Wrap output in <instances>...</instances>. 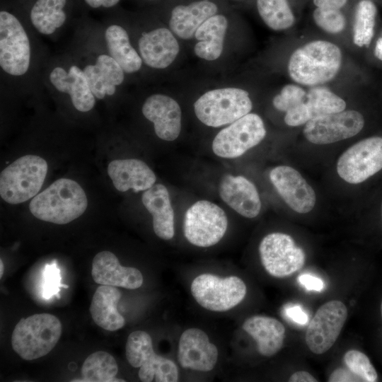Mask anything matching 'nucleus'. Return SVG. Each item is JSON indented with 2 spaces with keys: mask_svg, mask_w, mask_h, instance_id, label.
Instances as JSON below:
<instances>
[{
  "mask_svg": "<svg viewBox=\"0 0 382 382\" xmlns=\"http://www.w3.org/2000/svg\"><path fill=\"white\" fill-rule=\"evenodd\" d=\"M120 0H83L87 6L92 8H112L117 5Z\"/></svg>",
  "mask_w": 382,
  "mask_h": 382,
  "instance_id": "44",
  "label": "nucleus"
},
{
  "mask_svg": "<svg viewBox=\"0 0 382 382\" xmlns=\"http://www.w3.org/2000/svg\"><path fill=\"white\" fill-rule=\"evenodd\" d=\"M253 103L248 91L238 88L211 90L194 104L197 117L204 125L218 127L250 113Z\"/></svg>",
  "mask_w": 382,
  "mask_h": 382,
  "instance_id": "6",
  "label": "nucleus"
},
{
  "mask_svg": "<svg viewBox=\"0 0 382 382\" xmlns=\"http://www.w3.org/2000/svg\"><path fill=\"white\" fill-rule=\"evenodd\" d=\"M364 115L356 110H344L316 117L304 125L305 138L315 144H329L359 134L364 127Z\"/></svg>",
  "mask_w": 382,
  "mask_h": 382,
  "instance_id": "13",
  "label": "nucleus"
},
{
  "mask_svg": "<svg viewBox=\"0 0 382 382\" xmlns=\"http://www.w3.org/2000/svg\"><path fill=\"white\" fill-rule=\"evenodd\" d=\"M367 61L382 69V27L379 28L369 49L366 52Z\"/></svg>",
  "mask_w": 382,
  "mask_h": 382,
  "instance_id": "39",
  "label": "nucleus"
},
{
  "mask_svg": "<svg viewBox=\"0 0 382 382\" xmlns=\"http://www.w3.org/2000/svg\"><path fill=\"white\" fill-rule=\"evenodd\" d=\"M346 102L324 86L311 87L304 100L285 113L284 122L291 127L305 125L308 121L346 109Z\"/></svg>",
  "mask_w": 382,
  "mask_h": 382,
  "instance_id": "18",
  "label": "nucleus"
},
{
  "mask_svg": "<svg viewBox=\"0 0 382 382\" xmlns=\"http://www.w3.org/2000/svg\"><path fill=\"white\" fill-rule=\"evenodd\" d=\"M227 28L228 20L221 14H215L204 21L195 34L199 41L195 45V54L209 61L219 58L223 51Z\"/></svg>",
  "mask_w": 382,
  "mask_h": 382,
  "instance_id": "30",
  "label": "nucleus"
},
{
  "mask_svg": "<svg viewBox=\"0 0 382 382\" xmlns=\"http://www.w3.org/2000/svg\"><path fill=\"white\" fill-rule=\"evenodd\" d=\"M47 80L54 91L70 98L76 110L86 112L94 108L96 98L79 63L69 61L53 65L48 71Z\"/></svg>",
  "mask_w": 382,
  "mask_h": 382,
  "instance_id": "15",
  "label": "nucleus"
},
{
  "mask_svg": "<svg viewBox=\"0 0 382 382\" xmlns=\"http://www.w3.org/2000/svg\"><path fill=\"white\" fill-rule=\"evenodd\" d=\"M342 61V52L338 45L325 40H315L291 53L287 71L292 81L302 86H324L339 74Z\"/></svg>",
  "mask_w": 382,
  "mask_h": 382,
  "instance_id": "1",
  "label": "nucleus"
},
{
  "mask_svg": "<svg viewBox=\"0 0 382 382\" xmlns=\"http://www.w3.org/2000/svg\"><path fill=\"white\" fill-rule=\"evenodd\" d=\"M104 50L121 66L125 74L140 70L143 61L131 44L127 31L120 25L110 23L103 30Z\"/></svg>",
  "mask_w": 382,
  "mask_h": 382,
  "instance_id": "28",
  "label": "nucleus"
},
{
  "mask_svg": "<svg viewBox=\"0 0 382 382\" xmlns=\"http://www.w3.org/2000/svg\"><path fill=\"white\" fill-rule=\"evenodd\" d=\"M195 301L212 311H226L240 303L245 296L244 282L236 276L221 278L212 274L196 277L190 287Z\"/></svg>",
  "mask_w": 382,
  "mask_h": 382,
  "instance_id": "9",
  "label": "nucleus"
},
{
  "mask_svg": "<svg viewBox=\"0 0 382 382\" xmlns=\"http://www.w3.org/2000/svg\"><path fill=\"white\" fill-rule=\"evenodd\" d=\"M88 206L84 190L76 181L60 178L30 202L31 214L37 219L56 224H66L82 215Z\"/></svg>",
  "mask_w": 382,
  "mask_h": 382,
  "instance_id": "2",
  "label": "nucleus"
},
{
  "mask_svg": "<svg viewBox=\"0 0 382 382\" xmlns=\"http://www.w3.org/2000/svg\"><path fill=\"white\" fill-rule=\"evenodd\" d=\"M329 382H342V381H361V380L352 373L349 370L343 368L335 369L328 378Z\"/></svg>",
  "mask_w": 382,
  "mask_h": 382,
  "instance_id": "42",
  "label": "nucleus"
},
{
  "mask_svg": "<svg viewBox=\"0 0 382 382\" xmlns=\"http://www.w3.org/2000/svg\"><path fill=\"white\" fill-rule=\"evenodd\" d=\"M382 169V137L371 136L349 147L339 157L337 172L348 183L359 184Z\"/></svg>",
  "mask_w": 382,
  "mask_h": 382,
  "instance_id": "10",
  "label": "nucleus"
},
{
  "mask_svg": "<svg viewBox=\"0 0 382 382\" xmlns=\"http://www.w3.org/2000/svg\"><path fill=\"white\" fill-rule=\"evenodd\" d=\"M218 354L216 347L210 342L207 335L199 328H189L180 337L178 359L184 369L209 371L214 368Z\"/></svg>",
  "mask_w": 382,
  "mask_h": 382,
  "instance_id": "19",
  "label": "nucleus"
},
{
  "mask_svg": "<svg viewBox=\"0 0 382 382\" xmlns=\"http://www.w3.org/2000/svg\"><path fill=\"white\" fill-rule=\"evenodd\" d=\"M121 296L122 293L116 286L101 285L97 288L89 308L96 325L109 331L125 326V320L117 309Z\"/></svg>",
  "mask_w": 382,
  "mask_h": 382,
  "instance_id": "29",
  "label": "nucleus"
},
{
  "mask_svg": "<svg viewBox=\"0 0 382 382\" xmlns=\"http://www.w3.org/2000/svg\"><path fill=\"white\" fill-rule=\"evenodd\" d=\"M262 265L272 277L284 278L300 270L306 254L288 234L276 232L265 236L259 245Z\"/></svg>",
  "mask_w": 382,
  "mask_h": 382,
  "instance_id": "12",
  "label": "nucleus"
},
{
  "mask_svg": "<svg viewBox=\"0 0 382 382\" xmlns=\"http://www.w3.org/2000/svg\"><path fill=\"white\" fill-rule=\"evenodd\" d=\"M141 200L152 215L156 235L163 240L171 239L175 234L174 212L167 188L162 184L154 185L144 192Z\"/></svg>",
  "mask_w": 382,
  "mask_h": 382,
  "instance_id": "26",
  "label": "nucleus"
},
{
  "mask_svg": "<svg viewBox=\"0 0 382 382\" xmlns=\"http://www.w3.org/2000/svg\"><path fill=\"white\" fill-rule=\"evenodd\" d=\"M62 330L59 320L50 313H38L22 318L12 333L13 349L27 361L44 357L57 345Z\"/></svg>",
  "mask_w": 382,
  "mask_h": 382,
  "instance_id": "3",
  "label": "nucleus"
},
{
  "mask_svg": "<svg viewBox=\"0 0 382 382\" xmlns=\"http://www.w3.org/2000/svg\"><path fill=\"white\" fill-rule=\"evenodd\" d=\"M148 1H154V0H148Z\"/></svg>",
  "mask_w": 382,
  "mask_h": 382,
  "instance_id": "49",
  "label": "nucleus"
},
{
  "mask_svg": "<svg viewBox=\"0 0 382 382\" xmlns=\"http://www.w3.org/2000/svg\"><path fill=\"white\" fill-rule=\"evenodd\" d=\"M32 43L28 30L13 13L0 11V67L15 79L25 76L32 65Z\"/></svg>",
  "mask_w": 382,
  "mask_h": 382,
  "instance_id": "4",
  "label": "nucleus"
},
{
  "mask_svg": "<svg viewBox=\"0 0 382 382\" xmlns=\"http://www.w3.org/2000/svg\"><path fill=\"white\" fill-rule=\"evenodd\" d=\"M257 11L264 23L273 30L292 27L295 17L287 0H257Z\"/></svg>",
  "mask_w": 382,
  "mask_h": 382,
  "instance_id": "34",
  "label": "nucleus"
},
{
  "mask_svg": "<svg viewBox=\"0 0 382 382\" xmlns=\"http://www.w3.org/2000/svg\"><path fill=\"white\" fill-rule=\"evenodd\" d=\"M91 274L97 284L136 289L143 284L141 272L120 264L116 255L110 251H101L93 258Z\"/></svg>",
  "mask_w": 382,
  "mask_h": 382,
  "instance_id": "23",
  "label": "nucleus"
},
{
  "mask_svg": "<svg viewBox=\"0 0 382 382\" xmlns=\"http://www.w3.org/2000/svg\"><path fill=\"white\" fill-rule=\"evenodd\" d=\"M289 382H316L317 379L305 371L294 372L289 378Z\"/></svg>",
  "mask_w": 382,
  "mask_h": 382,
  "instance_id": "45",
  "label": "nucleus"
},
{
  "mask_svg": "<svg viewBox=\"0 0 382 382\" xmlns=\"http://www.w3.org/2000/svg\"><path fill=\"white\" fill-rule=\"evenodd\" d=\"M66 4L67 0H35L29 12L33 28L42 35H54L66 22Z\"/></svg>",
  "mask_w": 382,
  "mask_h": 382,
  "instance_id": "31",
  "label": "nucleus"
},
{
  "mask_svg": "<svg viewBox=\"0 0 382 382\" xmlns=\"http://www.w3.org/2000/svg\"><path fill=\"white\" fill-rule=\"evenodd\" d=\"M299 282L308 290L320 291L324 287V283L322 279L309 274L300 275Z\"/></svg>",
  "mask_w": 382,
  "mask_h": 382,
  "instance_id": "41",
  "label": "nucleus"
},
{
  "mask_svg": "<svg viewBox=\"0 0 382 382\" xmlns=\"http://www.w3.org/2000/svg\"><path fill=\"white\" fill-rule=\"evenodd\" d=\"M227 226V216L220 207L200 200L186 211L183 233L191 244L206 248L216 244L224 236Z\"/></svg>",
  "mask_w": 382,
  "mask_h": 382,
  "instance_id": "8",
  "label": "nucleus"
},
{
  "mask_svg": "<svg viewBox=\"0 0 382 382\" xmlns=\"http://www.w3.org/2000/svg\"><path fill=\"white\" fill-rule=\"evenodd\" d=\"M219 193L226 204L246 218H254L260 212L261 201L255 185L242 175H225Z\"/></svg>",
  "mask_w": 382,
  "mask_h": 382,
  "instance_id": "22",
  "label": "nucleus"
},
{
  "mask_svg": "<svg viewBox=\"0 0 382 382\" xmlns=\"http://www.w3.org/2000/svg\"><path fill=\"white\" fill-rule=\"evenodd\" d=\"M180 50L173 32L166 28H158L144 32L138 40V52L148 66L163 69L170 65Z\"/></svg>",
  "mask_w": 382,
  "mask_h": 382,
  "instance_id": "21",
  "label": "nucleus"
},
{
  "mask_svg": "<svg viewBox=\"0 0 382 382\" xmlns=\"http://www.w3.org/2000/svg\"><path fill=\"white\" fill-rule=\"evenodd\" d=\"M381 318H382V302H381Z\"/></svg>",
  "mask_w": 382,
  "mask_h": 382,
  "instance_id": "47",
  "label": "nucleus"
},
{
  "mask_svg": "<svg viewBox=\"0 0 382 382\" xmlns=\"http://www.w3.org/2000/svg\"><path fill=\"white\" fill-rule=\"evenodd\" d=\"M284 311L290 320L299 325H303L308 323V316L299 305H288Z\"/></svg>",
  "mask_w": 382,
  "mask_h": 382,
  "instance_id": "40",
  "label": "nucleus"
},
{
  "mask_svg": "<svg viewBox=\"0 0 382 382\" xmlns=\"http://www.w3.org/2000/svg\"><path fill=\"white\" fill-rule=\"evenodd\" d=\"M303 87L296 83L286 84L274 97V107L285 113L297 107L304 100L307 94V91Z\"/></svg>",
  "mask_w": 382,
  "mask_h": 382,
  "instance_id": "37",
  "label": "nucleus"
},
{
  "mask_svg": "<svg viewBox=\"0 0 382 382\" xmlns=\"http://www.w3.org/2000/svg\"><path fill=\"white\" fill-rule=\"evenodd\" d=\"M0 268H1L0 277H1L4 272V264H3L2 260H0Z\"/></svg>",
  "mask_w": 382,
  "mask_h": 382,
  "instance_id": "46",
  "label": "nucleus"
},
{
  "mask_svg": "<svg viewBox=\"0 0 382 382\" xmlns=\"http://www.w3.org/2000/svg\"><path fill=\"white\" fill-rule=\"evenodd\" d=\"M47 163L40 156L18 158L0 175V195L8 204H17L34 197L41 189L47 173Z\"/></svg>",
  "mask_w": 382,
  "mask_h": 382,
  "instance_id": "5",
  "label": "nucleus"
},
{
  "mask_svg": "<svg viewBox=\"0 0 382 382\" xmlns=\"http://www.w3.org/2000/svg\"><path fill=\"white\" fill-rule=\"evenodd\" d=\"M141 111L153 122L158 138L166 141L178 138L181 129V110L173 98L163 94H153L146 99Z\"/></svg>",
  "mask_w": 382,
  "mask_h": 382,
  "instance_id": "20",
  "label": "nucleus"
},
{
  "mask_svg": "<svg viewBox=\"0 0 382 382\" xmlns=\"http://www.w3.org/2000/svg\"><path fill=\"white\" fill-rule=\"evenodd\" d=\"M270 179L279 195L294 211L311 212L316 201L315 191L299 172L288 166H279L270 173Z\"/></svg>",
  "mask_w": 382,
  "mask_h": 382,
  "instance_id": "17",
  "label": "nucleus"
},
{
  "mask_svg": "<svg viewBox=\"0 0 382 382\" xmlns=\"http://www.w3.org/2000/svg\"><path fill=\"white\" fill-rule=\"evenodd\" d=\"M344 361L348 369L361 381H377L378 374L368 357L363 352L350 349L345 354Z\"/></svg>",
  "mask_w": 382,
  "mask_h": 382,
  "instance_id": "35",
  "label": "nucleus"
},
{
  "mask_svg": "<svg viewBox=\"0 0 382 382\" xmlns=\"http://www.w3.org/2000/svg\"><path fill=\"white\" fill-rule=\"evenodd\" d=\"M316 25L330 35L342 33L347 25V20L340 9L316 8L313 12Z\"/></svg>",
  "mask_w": 382,
  "mask_h": 382,
  "instance_id": "36",
  "label": "nucleus"
},
{
  "mask_svg": "<svg viewBox=\"0 0 382 382\" xmlns=\"http://www.w3.org/2000/svg\"><path fill=\"white\" fill-rule=\"evenodd\" d=\"M265 135L266 129L260 116L248 113L216 135L212 150L221 158H237L260 143Z\"/></svg>",
  "mask_w": 382,
  "mask_h": 382,
  "instance_id": "11",
  "label": "nucleus"
},
{
  "mask_svg": "<svg viewBox=\"0 0 382 382\" xmlns=\"http://www.w3.org/2000/svg\"><path fill=\"white\" fill-rule=\"evenodd\" d=\"M378 11L375 0H359L354 12L352 38L354 46L360 50L367 52L379 26Z\"/></svg>",
  "mask_w": 382,
  "mask_h": 382,
  "instance_id": "32",
  "label": "nucleus"
},
{
  "mask_svg": "<svg viewBox=\"0 0 382 382\" xmlns=\"http://www.w3.org/2000/svg\"><path fill=\"white\" fill-rule=\"evenodd\" d=\"M242 328L255 340L257 351L262 356L272 357L283 346L285 328L276 318L253 316L244 321Z\"/></svg>",
  "mask_w": 382,
  "mask_h": 382,
  "instance_id": "27",
  "label": "nucleus"
},
{
  "mask_svg": "<svg viewBox=\"0 0 382 382\" xmlns=\"http://www.w3.org/2000/svg\"><path fill=\"white\" fill-rule=\"evenodd\" d=\"M381 216H382V206H381Z\"/></svg>",
  "mask_w": 382,
  "mask_h": 382,
  "instance_id": "48",
  "label": "nucleus"
},
{
  "mask_svg": "<svg viewBox=\"0 0 382 382\" xmlns=\"http://www.w3.org/2000/svg\"><path fill=\"white\" fill-rule=\"evenodd\" d=\"M218 11L217 5L209 0H199L173 8L169 21L170 30L182 39L195 36L200 25Z\"/></svg>",
  "mask_w": 382,
  "mask_h": 382,
  "instance_id": "25",
  "label": "nucleus"
},
{
  "mask_svg": "<svg viewBox=\"0 0 382 382\" xmlns=\"http://www.w3.org/2000/svg\"><path fill=\"white\" fill-rule=\"evenodd\" d=\"M317 8L341 9L347 0H313Z\"/></svg>",
  "mask_w": 382,
  "mask_h": 382,
  "instance_id": "43",
  "label": "nucleus"
},
{
  "mask_svg": "<svg viewBox=\"0 0 382 382\" xmlns=\"http://www.w3.org/2000/svg\"><path fill=\"white\" fill-rule=\"evenodd\" d=\"M118 366L115 358L108 352L98 351L85 359L82 367L83 380L86 382H118L125 380L115 378Z\"/></svg>",
  "mask_w": 382,
  "mask_h": 382,
  "instance_id": "33",
  "label": "nucleus"
},
{
  "mask_svg": "<svg viewBox=\"0 0 382 382\" xmlns=\"http://www.w3.org/2000/svg\"><path fill=\"white\" fill-rule=\"evenodd\" d=\"M108 173L115 187L120 192L132 189L138 192L151 187L156 177L144 161L136 158L117 159L108 164Z\"/></svg>",
  "mask_w": 382,
  "mask_h": 382,
  "instance_id": "24",
  "label": "nucleus"
},
{
  "mask_svg": "<svg viewBox=\"0 0 382 382\" xmlns=\"http://www.w3.org/2000/svg\"><path fill=\"white\" fill-rule=\"evenodd\" d=\"M79 62L96 100L111 97L125 81V71L106 51L90 52Z\"/></svg>",
  "mask_w": 382,
  "mask_h": 382,
  "instance_id": "16",
  "label": "nucleus"
},
{
  "mask_svg": "<svg viewBox=\"0 0 382 382\" xmlns=\"http://www.w3.org/2000/svg\"><path fill=\"white\" fill-rule=\"evenodd\" d=\"M348 316L346 306L331 300L323 304L309 323L305 336L308 349L316 354L328 352L335 343Z\"/></svg>",
  "mask_w": 382,
  "mask_h": 382,
  "instance_id": "14",
  "label": "nucleus"
},
{
  "mask_svg": "<svg viewBox=\"0 0 382 382\" xmlns=\"http://www.w3.org/2000/svg\"><path fill=\"white\" fill-rule=\"evenodd\" d=\"M42 296L45 299H50L52 296H58L62 287L60 282V271L55 264L47 265L42 272Z\"/></svg>",
  "mask_w": 382,
  "mask_h": 382,
  "instance_id": "38",
  "label": "nucleus"
},
{
  "mask_svg": "<svg viewBox=\"0 0 382 382\" xmlns=\"http://www.w3.org/2000/svg\"><path fill=\"white\" fill-rule=\"evenodd\" d=\"M126 358L134 368H140L139 379L143 382H176L178 369L170 359L155 353L149 334L142 330L132 332L125 347Z\"/></svg>",
  "mask_w": 382,
  "mask_h": 382,
  "instance_id": "7",
  "label": "nucleus"
}]
</instances>
